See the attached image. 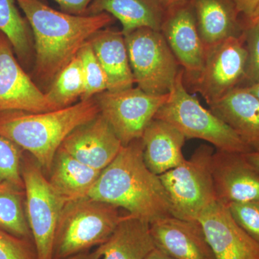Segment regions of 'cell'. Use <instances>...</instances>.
<instances>
[{
  "label": "cell",
  "instance_id": "obj_1",
  "mask_svg": "<svg viewBox=\"0 0 259 259\" xmlns=\"http://www.w3.org/2000/svg\"><path fill=\"white\" fill-rule=\"evenodd\" d=\"M33 35L35 72L44 83H51L95 32L106 28L113 17L102 13L74 15L53 9L40 0H15Z\"/></svg>",
  "mask_w": 259,
  "mask_h": 259
},
{
  "label": "cell",
  "instance_id": "obj_2",
  "mask_svg": "<svg viewBox=\"0 0 259 259\" xmlns=\"http://www.w3.org/2000/svg\"><path fill=\"white\" fill-rule=\"evenodd\" d=\"M88 197L122 207L149 224L172 215L171 203L159 177L145 163L141 139L122 146L102 170Z\"/></svg>",
  "mask_w": 259,
  "mask_h": 259
},
{
  "label": "cell",
  "instance_id": "obj_3",
  "mask_svg": "<svg viewBox=\"0 0 259 259\" xmlns=\"http://www.w3.org/2000/svg\"><path fill=\"white\" fill-rule=\"evenodd\" d=\"M100 113L95 97L52 111L0 112V136L20 146L35 160L42 171L49 173L65 139Z\"/></svg>",
  "mask_w": 259,
  "mask_h": 259
},
{
  "label": "cell",
  "instance_id": "obj_4",
  "mask_svg": "<svg viewBox=\"0 0 259 259\" xmlns=\"http://www.w3.org/2000/svg\"><path fill=\"white\" fill-rule=\"evenodd\" d=\"M125 215L118 207L88 196L68 201L56 228L54 259H65L105 243Z\"/></svg>",
  "mask_w": 259,
  "mask_h": 259
},
{
  "label": "cell",
  "instance_id": "obj_5",
  "mask_svg": "<svg viewBox=\"0 0 259 259\" xmlns=\"http://www.w3.org/2000/svg\"><path fill=\"white\" fill-rule=\"evenodd\" d=\"M183 69H180L168 98L155 116L180 131L186 139L203 140L218 151L246 153L251 150L235 131L210 110L204 108L198 99L185 86Z\"/></svg>",
  "mask_w": 259,
  "mask_h": 259
},
{
  "label": "cell",
  "instance_id": "obj_6",
  "mask_svg": "<svg viewBox=\"0 0 259 259\" xmlns=\"http://www.w3.org/2000/svg\"><path fill=\"white\" fill-rule=\"evenodd\" d=\"M214 151L201 145L190 159L160 175L175 217L198 221L202 213L217 202L212 175Z\"/></svg>",
  "mask_w": 259,
  "mask_h": 259
},
{
  "label": "cell",
  "instance_id": "obj_7",
  "mask_svg": "<svg viewBox=\"0 0 259 259\" xmlns=\"http://www.w3.org/2000/svg\"><path fill=\"white\" fill-rule=\"evenodd\" d=\"M21 173L25 210L37 259H54L56 228L66 201L53 188L38 163L25 151Z\"/></svg>",
  "mask_w": 259,
  "mask_h": 259
},
{
  "label": "cell",
  "instance_id": "obj_8",
  "mask_svg": "<svg viewBox=\"0 0 259 259\" xmlns=\"http://www.w3.org/2000/svg\"><path fill=\"white\" fill-rule=\"evenodd\" d=\"M124 35L135 84L150 95L169 93L180 64L161 32L142 28Z\"/></svg>",
  "mask_w": 259,
  "mask_h": 259
},
{
  "label": "cell",
  "instance_id": "obj_9",
  "mask_svg": "<svg viewBox=\"0 0 259 259\" xmlns=\"http://www.w3.org/2000/svg\"><path fill=\"white\" fill-rule=\"evenodd\" d=\"M168 95H150L133 87L119 91L107 90L95 98L100 115L111 126L122 146H127L142 138Z\"/></svg>",
  "mask_w": 259,
  "mask_h": 259
},
{
  "label": "cell",
  "instance_id": "obj_10",
  "mask_svg": "<svg viewBox=\"0 0 259 259\" xmlns=\"http://www.w3.org/2000/svg\"><path fill=\"white\" fill-rule=\"evenodd\" d=\"M248 57L243 32L208 49L202 71L191 83L211 105L244 81Z\"/></svg>",
  "mask_w": 259,
  "mask_h": 259
},
{
  "label": "cell",
  "instance_id": "obj_11",
  "mask_svg": "<svg viewBox=\"0 0 259 259\" xmlns=\"http://www.w3.org/2000/svg\"><path fill=\"white\" fill-rule=\"evenodd\" d=\"M8 37L0 32V112L20 110L45 112L55 110L30 76L13 52Z\"/></svg>",
  "mask_w": 259,
  "mask_h": 259
},
{
  "label": "cell",
  "instance_id": "obj_12",
  "mask_svg": "<svg viewBox=\"0 0 259 259\" xmlns=\"http://www.w3.org/2000/svg\"><path fill=\"white\" fill-rule=\"evenodd\" d=\"M161 32L183 68L184 76L193 81L203 68L206 50L190 2L167 10Z\"/></svg>",
  "mask_w": 259,
  "mask_h": 259
},
{
  "label": "cell",
  "instance_id": "obj_13",
  "mask_svg": "<svg viewBox=\"0 0 259 259\" xmlns=\"http://www.w3.org/2000/svg\"><path fill=\"white\" fill-rule=\"evenodd\" d=\"M198 221L216 259H259V243L237 224L227 204L218 200Z\"/></svg>",
  "mask_w": 259,
  "mask_h": 259
},
{
  "label": "cell",
  "instance_id": "obj_14",
  "mask_svg": "<svg viewBox=\"0 0 259 259\" xmlns=\"http://www.w3.org/2000/svg\"><path fill=\"white\" fill-rule=\"evenodd\" d=\"M122 146L111 126L100 113L71 132L60 148L81 163L102 171L115 159Z\"/></svg>",
  "mask_w": 259,
  "mask_h": 259
},
{
  "label": "cell",
  "instance_id": "obj_15",
  "mask_svg": "<svg viewBox=\"0 0 259 259\" xmlns=\"http://www.w3.org/2000/svg\"><path fill=\"white\" fill-rule=\"evenodd\" d=\"M155 247L175 259H216L198 221L175 216L150 224Z\"/></svg>",
  "mask_w": 259,
  "mask_h": 259
},
{
  "label": "cell",
  "instance_id": "obj_16",
  "mask_svg": "<svg viewBox=\"0 0 259 259\" xmlns=\"http://www.w3.org/2000/svg\"><path fill=\"white\" fill-rule=\"evenodd\" d=\"M212 175L220 202L228 204L259 200V171L243 153L217 150L212 156Z\"/></svg>",
  "mask_w": 259,
  "mask_h": 259
},
{
  "label": "cell",
  "instance_id": "obj_17",
  "mask_svg": "<svg viewBox=\"0 0 259 259\" xmlns=\"http://www.w3.org/2000/svg\"><path fill=\"white\" fill-rule=\"evenodd\" d=\"M209 106L251 151H259V100L248 89L237 87Z\"/></svg>",
  "mask_w": 259,
  "mask_h": 259
},
{
  "label": "cell",
  "instance_id": "obj_18",
  "mask_svg": "<svg viewBox=\"0 0 259 259\" xmlns=\"http://www.w3.org/2000/svg\"><path fill=\"white\" fill-rule=\"evenodd\" d=\"M185 136L165 121L153 119L143 134L144 159L150 171L158 176L180 166Z\"/></svg>",
  "mask_w": 259,
  "mask_h": 259
},
{
  "label": "cell",
  "instance_id": "obj_19",
  "mask_svg": "<svg viewBox=\"0 0 259 259\" xmlns=\"http://www.w3.org/2000/svg\"><path fill=\"white\" fill-rule=\"evenodd\" d=\"M106 75L107 90L119 91L135 84L125 35L122 31L103 28L89 39Z\"/></svg>",
  "mask_w": 259,
  "mask_h": 259
},
{
  "label": "cell",
  "instance_id": "obj_20",
  "mask_svg": "<svg viewBox=\"0 0 259 259\" xmlns=\"http://www.w3.org/2000/svg\"><path fill=\"white\" fill-rule=\"evenodd\" d=\"M102 13L117 18L126 35L142 28L161 31L167 9L160 0H93L85 15Z\"/></svg>",
  "mask_w": 259,
  "mask_h": 259
},
{
  "label": "cell",
  "instance_id": "obj_21",
  "mask_svg": "<svg viewBox=\"0 0 259 259\" xmlns=\"http://www.w3.org/2000/svg\"><path fill=\"white\" fill-rule=\"evenodd\" d=\"M197 29L206 52L229 37L239 36L243 30L237 19L238 12L231 0H190Z\"/></svg>",
  "mask_w": 259,
  "mask_h": 259
},
{
  "label": "cell",
  "instance_id": "obj_22",
  "mask_svg": "<svg viewBox=\"0 0 259 259\" xmlns=\"http://www.w3.org/2000/svg\"><path fill=\"white\" fill-rule=\"evenodd\" d=\"M98 247L104 259H146L156 248L149 223L129 214L110 238Z\"/></svg>",
  "mask_w": 259,
  "mask_h": 259
},
{
  "label": "cell",
  "instance_id": "obj_23",
  "mask_svg": "<svg viewBox=\"0 0 259 259\" xmlns=\"http://www.w3.org/2000/svg\"><path fill=\"white\" fill-rule=\"evenodd\" d=\"M101 172L78 161L59 148L48 180L56 192L68 202L87 197Z\"/></svg>",
  "mask_w": 259,
  "mask_h": 259
},
{
  "label": "cell",
  "instance_id": "obj_24",
  "mask_svg": "<svg viewBox=\"0 0 259 259\" xmlns=\"http://www.w3.org/2000/svg\"><path fill=\"white\" fill-rule=\"evenodd\" d=\"M0 230L33 243L25 210V189L10 182L0 184Z\"/></svg>",
  "mask_w": 259,
  "mask_h": 259
},
{
  "label": "cell",
  "instance_id": "obj_25",
  "mask_svg": "<svg viewBox=\"0 0 259 259\" xmlns=\"http://www.w3.org/2000/svg\"><path fill=\"white\" fill-rule=\"evenodd\" d=\"M85 84L82 68L78 56L61 70L46 93L54 110L74 105L84 93Z\"/></svg>",
  "mask_w": 259,
  "mask_h": 259
},
{
  "label": "cell",
  "instance_id": "obj_26",
  "mask_svg": "<svg viewBox=\"0 0 259 259\" xmlns=\"http://www.w3.org/2000/svg\"><path fill=\"white\" fill-rule=\"evenodd\" d=\"M15 0H0V32L11 44L18 59L26 62L31 54V29Z\"/></svg>",
  "mask_w": 259,
  "mask_h": 259
},
{
  "label": "cell",
  "instance_id": "obj_27",
  "mask_svg": "<svg viewBox=\"0 0 259 259\" xmlns=\"http://www.w3.org/2000/svg\"><path fill=\"white\" fill-rule=\"evenodd\" d=\"M77 56L82 68L85 84L84 93L81 100L85 101L107 91V77L88 40L80 49Z\"/></svg>",
  "mask_w": 259,
  "mask_h": 259
},
{
  "label": "cell",
  "instance_id": "obj_28",
  "mask_svg": "<svg viewBox=\"0 0 259 259\" xmlns=\"http://www.w3.org/2000/svg\"><path fill=\"white\" fill-rule=\"evenodd\" d=\"M23 153L20 146L0 136V184L10 182L24 189L21 173Z\"/></svg>",
  "mask_w": 259,
  "mask_h": 259
},
{
  "label": "cell",
  "instance_id": "obj_29",
  "mask_svg": "<svg viewBox=\"0 0 259 259\" xmlns=\"http://www.w3.org/2000/svg\"><path fill=\"white\" fill-rule=\"evenodd\" d=\"M227 206L237 224L259 243V200L233 202Z\"/></svg>",
  "mask_w": 259,
  "mask_h": 259
},
{
  "label": "cell",
  "instance_id": "obj_30",
  "mask_svg": "<svg viewBox=\"0 0 259 259\" xmlns=\"http://www.w3.org/2000/svg\"><path fill=\"white\" fill-rule=\"evenodd\" d=\"M0 259H37L32 241L0 230Z\"/></svg>",
  "mask_w": 259,
  "mask_h": 259
},
{
  "label": "cell",
  "instance_id": "obj_31",
  "mask_svg": "<svg viewBox=\"0 0 259 259\" xmlns=\"http://www.w3.org/2000/svg\"><path fill=\"white\" fill-rule=\"evenodd\" d=\"M243 35L248 55L244 79L247 86L259 81V24L247 23Z\"/></svg>",
  "mask_w": 259,
  "mask_h": 259
},
{
  "label": "cell",
  "instance_id": "obj_32",
  "mask_svg": "<svg viewBox=\"0 0 259 259\" xmlns=\"http://www.w3.org/2000/svg\"><path fill=\"white\" fill-rule=\"evenodd\" d=\"M64 13L74 15H85L93 0H54Z\"/></svg>",
  "mask_w": 259,
  "mask_h": 259
},
{
  "label": "cell",
  "instance_id": "obj_33",
  "mask_svg": "<svg viewBox=\"0 0 259 259\" xmlns=\"http://www.w3.org/2000/svg\"><path fill=\"white\" fill-rule=\"evenodd\" d=\"M238 13H243L247 19L253 14L259 5V0H231Z\"/></svg>",
  "mask_w": 259,
  "mask_h": 259
},
{
  "label": "cell",
  "instance_id": "obj_34",
  "mask_svg": "<svg viewBox=\"0 0 259 259\" xmlns=\"http://www.w3.org/2000/svg\"><path fill=\"white\" fill-rule=\"evenodd\" d=\"M102 257L101 250L99 247H97L96 249L94 250L93 251L88 250V251L82 252V253H78V254L65 259H100Z\"/></svg>",
  "mask_w": 259,
  "mask_h": 259
},
{
  "label": "cell",
  "instance_id": "obj_35",
  "mask_svg": "<svg viewBox=\"0 0 259 259\" xmlns=\"http://www.w3.org/2000/svg\"><path fill=\"white\" fill-rule=\"evenodd\" d=\"M243 156L252 166L259 171V151H250L243 153Z\"/></svg>",
  "mask_w": 259,
  "mask_h": 259
},
{
  "label": "cell",
  "instance_id": "obj_36",
  "mask_svg": "<svg viewBox=\"0 0 259 259\" xmlns=\"http://www.w3.org/2000/svg\"><path fill=\"white\" fill-rule=\"evenodd\" d=\"M146 259H175L172 258L170 255H167L162 250L155 248L154 249L147 255Z\"/></svg>",
  "mask_w": 259,
  "mask_h": 259
},
{
  "label": "cell",
  "instance_id": "obj_37",
  "mask_svg": "<svg viewBox=\"0 0 259 259\" xmlns=\"http://www.w3.org/2000/svg\"><path fill=\"white\" fill-rule=\"evenodd\" d=\"M162 4L164 5L167 10L175 8V7L179 6V5L185 4L188 3L190 0H160Z\"/></svg>",
  "mask_w": 259,
  "mask_h": 259
},
{
  "label": "cell",
  "instance_id": "obj_38",
  "mask_svg": "<svg viewBox=\"0 0 259 259\" xmlns=\"http://www.w3.org/2000/svg\"><path fill=\"white\" fill-rule=\"evenodd\" d=\"M244 87L259 100V81Z\"/></svg>",
  "mask_w": 259,
  "mask_h": 259
},
{
  "label": "cell",
  "instance_id": "obj_39",
  "mask_svg": "<svg viewBox=\"0 0 259 259\" xmlns=\"http://www.w3.org/2000/svg\"><path fill=\"white\" fill-rule=\"evenodd\" d=\"M247 23L259 24V5L253 12V14L247 19Z\"/></svg>",
  "mask_w": 259,
  "mask_h": 259
}]
</instances>
